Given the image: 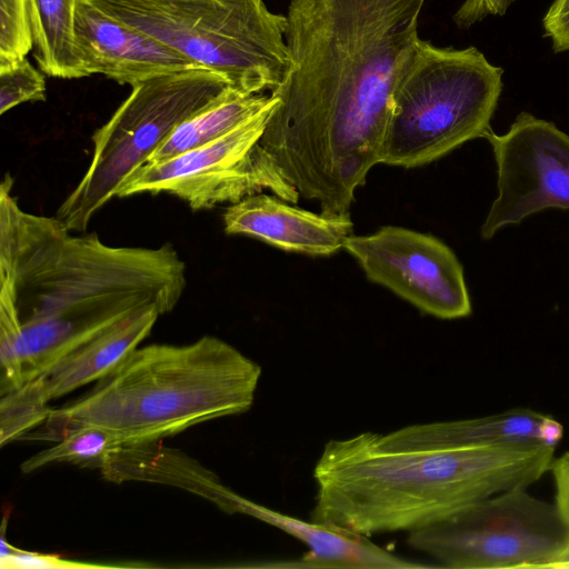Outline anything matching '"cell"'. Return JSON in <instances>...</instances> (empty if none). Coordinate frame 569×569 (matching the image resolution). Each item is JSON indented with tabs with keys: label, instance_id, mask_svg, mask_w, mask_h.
I'll return each mask as SVG.
<instances>
[{
	"label": "cell",
	"instance_id": "obj_1",
	"mask_svg": "<svg viewBox=\"0 0 569 569\" xmlns=\"http://www.w3.org/2000/svg\"><path fill=\"white\" fill-rule=\"evenodd\" d=\"M426 0H291L290 68L259 146L300 197L350 216L380 163L399 73Z\"/></svg>",
	"mask_w": 569,
	"mask_h": 569
},
{
	"label": "cell",
	"instance_id": "obj_2",
	"mask_svg": "<svg viewBox=\"0 0 569 569\" xmlns=\"http://www.w3.org/2000/svg\"><path fill=\"white\" fill-rule=\"evenodd\" d=\"M0 186V280L14 293L21 319L24 381L124 318L148 308L161 316L179 302L187 267L171 243L113 247L96 233L72 236L57 217L32 214Z\"/></svg>",
	"mask_w": 569,
	"mask_h": 569
},
{
	"label": "cell",
	"instance_id": "obj_3",
	"mask_svg": "<svg viewBox=\"0 0 569 569\" xmlns=\"http://www.w3.org/2000/svg\"><path fill=\"white\" fill-rule=\"evenodd\" d=\"M556 447L390 450L367 431L329 440L316 463L310 520L361 536L429 526L491 496L528 488Z\"/></svg>",
	"mask_w": 569,
	"mask_h": 569
},
{
	"label": "cell",
	"instance_id": "obj_4",
	"mask_svg": "<svg viewBox=\"0 0 569 569\" xmlns=\"http://www.w3.org/2000/svg\"><path fill=\"white\" fill-rule=\"evenodd\" d=\"M261 367L212 336L134 349L73 402L50 409L20 440L57 442L82 426L117 435L123 446L153 443L201 422L250 410Z\"/></svg>",
	"mask_w": 569,
	"mask_h": 569
},
{
	"label": "cell",
	"instance_id": "obj_5",
	"mask_svg": "<svg viewBox=\"0 0 569 569\" xmlns=\"http://www.w3.org/2000/svg\"><path fill=\"white\" fill-rule=\"evenodd\" d=\"M502 73L476 47L440 48L419 38L393 88L380 163L426 166L485 138Z\"/></svg>",
	"mask_w": 569,
	"mask_h": 569
},
{
	"label": "cell",
	"instance_id": "obj_6",
	"mask_svg": "<svg viewBox=\"0 0 569 569\" xmlns=\"http://www.w3.org/2000/svg\"><path fill=\"white\" fill-rule=\"evenodd\" d=\"M246 93L273 91L290 58L287 18L263 0H91Z\"/></svg>",
	"mask_w": 569,
	"mask_h": 569
},
{
	"label": "cell",
	"instance_id": "obj_7",
	"mask_svg": "<svg viewBox=\"0 0 569 569\" xmlns=\"http://www.w3.org/2000/svg\"><path fill=\"white\" fill-rule=\"evenodd\" d=\"M229 86L223 76L207 68L166 73L132 86L128 98L93 132L91 162L56 217L71 231H86L92 216L116 197L121 182L180 123Z\"/></svg>",
	"mask_w": 569,
	"mask_h": 569
},
{
	"label": "cell",
	"instance_id": "obj_8",
	"mask_svg": "<svg viewBox=\"0 0 569 569\" xmlns=\"http://www.w3.org/2000/svg\"><path fill=\"white\" fill-rule=\"evenodd\" d=\"M407 542L447 568H555L568 535L555 503L519 488L412 530Z\"/></svg>",
	"mask_w": 569,
	"mask_h": 569
},
{
	"label": "cell",
	"instance_id": "obj_9",
	"mask_svg": "<svg viewBox=\"0 0 569 569\" xmlns=\"http://www.w3.org/2000/svg\"><path fill=\"white\" fill-rule=\"evenodd\" d=\"M271 97L261 111L223 136L162 162L143 163L121 182L116 197L164 192L199 211L269 190L297 203L299 193L259 146L277 104V98Z\"/></svg>",
	"mask_w": 569,
	"mask_h": 569
},
{
	"label": "cell",
	"instance_id": "obj_10",
	"mask_svg": "<svg viewBox=\"0 0 569 569\" xmlns=\"http://www.w3.org/2000/svg\"><path fill=\"white\" fill-rule=\"evenodd\" d=\"M497 166L498 194L481 224L491 239L548 209L569 210V136L553 122L523 111L503 134L485 137Z\"/></svg>",
	"mask_w": 569,
	"mask_h": 569
},
{
	"label": "cell",
	"instance_id": "obj_11",
	"mask_svg": "<svg viewBox=\"0 0 569 569\" xmlns=\"http://www.w3.org/2000/svg\"><path fill=\"white\" fill-rule=\"evenodd\" d=\"M346 250L367 278L420 311L452 320L471 315L462 264L438 238L387 226L366 236H349Z\"/></svg>",
	"mask_w": 569,
	"mask_h": 569
},
{
	"label": "cell",
	"instance_id": "obj_12",
	"mask_svg": "<svg viewBox=\"0 0 569 569\" xmlns=\"http://www.w3.org/2000/svg\"><path fill=\"white\" fill-rule=\"evenodd\" d=\"M76 48L87 76L134 86L150 78L203 68L161 41L122 22L91 0H78Z\"/></svg>",
	"mask_w": 569,
	"mask_h": 569
},
{
	"label": "cell",
	"instance_id": "obj_13",
	"mask_svg": "<svg viewBox=\"0 0 569 569\" xmlns=\"http://www.w3.org/2000/svg\"><path fill=\"white\" fill-rule=\"evenodd\" d=\"M222 220L228 234L252 237L284 251L310 256L338 252L353 230L350 216L315 213L262 192L227 207Z\"/></svg>",
	"mask_w": 569,
	"mask_h": 569
},
{
	"label": "cell",
	"instance_id": "obj_14",
	"mask_svg": "<svg viewBox=\"0 0 569 569\" xmlns=\"http://www.w3.org/2000/svg\"><path fill=\"white\" fill-rule=\"evenodd\" d=\"M562 436V425L551 416L519 408L481 418L408 426L387 435L377 433V439L386 449L413 450L556 447Z\"/></svg>",
	"mask_w": 569,
	"mask_h": 569
},
{
	"label": "cell",
	"instance_id": "obj_15",
	"mask_svg": "<svg viewBox=\"0 0 569 569\" xmlns=\"http://www.w3.org/2000/svg\"><path fill=\"white\" fill-rule=\"evenodd\" d=\"M233 513H246L279 528L308 547V552L286 567L397 569L425 568L372 543L368 537L305 521L237 496Z\"/></svg>",
	"mask_w": 569,
	"mask_h": 569
},
{
	"label": "cell",
	"instance_id": "obj_16",
	"mask_svg": "<svg viewBox=\"0 0 569 569\" xmlns=\"http://www.w3.org/2000/svg\"><path fill=\"white\" fill-rule=\"evenodd\" d=\"M154 443L121 446L112 450L99 467L104 479L113 482L134 479L178 486L210 499L228 511L233 491L182 452L154 447Z\"/></svg>",
	"mask_w": 569,
	"mask_h": 569
},
{
	"label": "cell",
	"instance_id": "obj_17",
	"mask_svg": "<svg viewBox=\"0 0 569 569\" xmlns=\"http://www.w3.org/2000/svg\"><path fill=\"white\" fill-rule=\"evenodd\" d=\"M160 316L157 308L132 313L64 358L43 375L51 400L107 376L149 336Z\"/></svg>",
	"mask_w": 569,
	"mask_h": 569
},
{
	"label": "cell",
	"instance_id": "obj_18",
	"mask_svg": "<svg viewBox=\"0 0 569 569\" xmlns=\"http://www.w3.org/2000/svg\"><path fill=\"white\" fill-rule=\"evenodd\" d=\"M271 99V94L246 93L227 87L180 123L144 163L162 162L223 136L261 111Z\"/></svg>",
	"mask_w": 569,
	"mask_h": 569
},
{
	"label": "cell",
	"instance_id": "obj_19",
	"mask_svg": "<svg viewBox=\"0 0 569 569\" xmlns=\"http://www.w3.org/2000/svg\"><path fill=\"white\" fill-rule=\"evenodd\" d=\"M78 0H28L33 58L40 70L54 78L88 77L76 48Z\"/></svg>",
	"mask_w": 569,
	"mask_h": 569
},
{
	"label": "cell",
	"instance_id": "obj_20",
	"mask_svg": "<svg viewBox=\"0 0 569 569\" xmlns=\"http://www.w3.org/2000/svg\"><path fill=\"white\" fill-rule=\"evenodd\" d=\"M121 446L120 438L113 432L96 426H82L68 432L54 446L24 460L20 468L23 473L60 462L99 468L103 459Z\"/></svg>",
	"mask_w": 569,
	"mask_h": 569
},
{
	"label": "cell",
	"instance_id": "obj_21",
	"mask_svg": "<svg viewBox=\"0 0 569 569\" xmlns=\"http://www.w3.org/2000/svg\"><path fill=\"white\" fill-rule=\"evenodd\" d=\"M51 400L43 376L26 380L19 387L1 395L0 445L20 440L42 425L49 416Z\"/></svg>",
	"mask_w": 569,
	"mask_h": 569
},
{
	"label": "cell",
	"instance_id": "obj_22",
	"mask_svg": "<svg viewBox=\"0 0 569 569\" xmlns=\"http://www.w3.org/2000/svg\"><path fill=\"white\" fill-rule=\"evenodd\" d=\"M21 319L10 284L0 280V393L24 382L21 360Z\"/></svg>",
	"mask_w": 569,
	"mask_h": 569
},
{
	"label": "cell",
	"instance_id": "obj_23",
	"mask_svg": "<svg viewBox=\"0 0 569 569\" xmlns=\"http://www.w3.org/2000/svg\"><path fill=\"white\" fill-rule=\"evenodd\" d=\"M42 71L24 58L0 63V114L24 102L46 100Z\"/></svg>",
	"mask_w": 569,
	"mask_h": 569
},
{
	"label": "cell",
	"instance_id": "obj_24",
	"mask_svg": "<svg viewBox=\"0 0 569 569\" xmlns=\"http://www.w3.org/2000/svg\"><path fill=\"white\" fill-rule=\"evenodd\" d=\"M32 48L28 0H0V63L24 58Z\"/></svg>",
	"mask_w": 569,
	"mask_h": 569
},
{
	"label": "cell",
	"instance_id": "obj_25",
	"mask_svg": "<svg viewBox=\"0 0 569 569\" xmlns=\"http://www.w3.org/2000/svg\"><path fill=\"white\" fill-rule=\"evenodd\" d=\"M0 563L1 568L9 569H74L106 567L103 565L68 560L57 555L21 550L16 547L11 553L0 557Z\"/></svg>",
	"mask_w": 569,
	"mask_h": 569
},
{
	"label": "cell",
	"instance_id": "obj_26",
	"mask_svg": "<svg viewBox=\"0 0 569 569\" xmlns=\"http://www.w3.org/2000/svg\"><path fill=\"white\" fill-rule=\"evenodd\" d=\"M549 471L555 486V506L565 525L568 543L555 568H569V451L559 458H553Z\"/></svg>",
	"mask_w": 569,
	"mask_h": 569
},
{
	"label": "cell",
	"instance_id": "obj_27",
	"mask_svg": "<svg viewBox=\"0 0 569 569\" xmlns=\"http://www.w3.org/2000/svg\"><path fill=\"white\" fill-rule=\"evenodd\" d=\"M555 52L569 50V0H555L542 19Z\"/></svg>",
	"mask_w": 569,
	"mask_h": 569
},
{
	"label": "cell",
	"instance_id": "obj_28",
	"mask_svg": "<svg viewBox=\"0 0 569 569\" xmlns=\"http://www.w3.org/2000/svg\"><path fill=\"white\" fill-rule=\"evenodd\" d=\"M516 0H465L452 19L459 28H469L487 16H503Z\"/></svg>",
	"mask_w": 569,
	"mask_h": 569
}]
</instances>
